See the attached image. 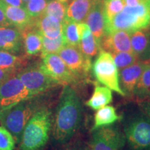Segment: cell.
<instances>
[{
    "label": "cell",
    "instance_id": "obj_1",
    "mask_svg": "<svg viewBox=\"0 0 150 150\" xmlns=\"http://www.w3.org/2000/svg\"><path fill=\"white\" fill-rule=\"evenodd\" d=\"M82 104L71 86H64L53 119L52 135L56 142L65 144L74 136L82 117Z\"/></svg>",
    "mask_w": 150,
    "mask_h": 150
},
{
    "label": "cell",
    "instance_id": "obj_2",
    "mask_svg": "<svg viewBox=\"0 0 150 150\" xmlns=\"http://www.w3.org/2000/svg\"><path fill=\"white\" fill-rule=\"evenodd\" d=\"M53 124L52 111L42 106L33 114L24 127L19 150H40L47 142Z\"/></svg>",
    "mask_w": 150,
    "mask_h": 150
},
{
    "label": "cell",
    "instance_id": "obj_3",
    "mask_svg": "<svg viewBox=\"0 0 150 150\" xmlns=\"http://www.w3.org/2000/svg\"><path fill=\"white\" fill-rule=\"evenodd\" d=\"M149 26L150 0H142L134 6H125L121 12L105 23V33L117 30L131 33Z\"/></svg>",
    "mask_w": 150,
    "mask_h": 150
},
{
    "label": "cell",
    "instance_id": "obj_4",
    "mask_svg": "<svg viewBox=\"0 0 150 150\" xmlns=\"http://www.w3.org/2000/svg\"><path fill=\"white\" fill-rule=\"evenodd\" d=\"M34 99H27L0 111V124L11 133L16 143H20L24 127L33 114L42 107Z\"/></svg>",
    "mask_w": 150,
    "mask_h": 150
},
{
    "label": "cell",
    "instance_id": "obj_5",
    "mask_svg": "<svg viewBox=\"0 0 150 150\" xmlns=\"http://www.w3.org/2000/svg\"><path fill=\"white\" fill-rule=\"evenodd\" d=\"M124 134L131 150H150V120L142 111L127 118Z\"/></svg>",
    "mask_w": 150,
    "mask_h": 150
},
{
    "label": "cell",
    "instance_id": "obj_6",
    "mask_svg": "<svg viewBox=\"0 0 150 150\" xmlns=\"http://www.w3.org/2000/svg\"><path fill=\"white\" fill-rule=\"evenodd\" d=\"M119 70L116 66L111 54L100 50L93 65V73L100 83L115 92L121 96L125 94L120 84Z\"/></svg>",
    "mask_w": 150,
    "mask_h": 150
},
{
    "label": "cell",
    "instance_id": "obj_7",
    "mask_svg": "<svg viewBox=\"0 0 150 150\" xmlns=\"http://www.w3.org/2000/svg\"><path fill=\"white\" fill-rule=\"evenodd\" d=\"M16 75L25 87L35 96L59 86L44 72L40 63L24 67L16 73Z\"/></svg>",
    "mask_w": 150,
    "mask_h": 150
},
{
    "label": "cell",
    "instance_id": "obj_8",
    "mask_svg": "<svg viewBox=\"0 0 150 150\" xmlns=\"http://www.w3.org/2000/svg\"><path fill=\"white\" fill-rule=\"evenodd\" d=\"M35 97L15 74L0 86V111Z\"/></svg>",
    "mask_w": 150,
    "mask_h": 150
},
{
    "label": "cell",
    "instance_id": "obj_9",
    "mask_svg": "<svg viewBox=\"0 0 150 150\" xmlns=\"http://www.w3.org/2000/svg\"><path fill=\"white\" fill-rule=\"evenodd\" d=\"M40 66L44 72L59 85H75L79 81L58 54H41Z\"/></svg>",
    "mask_w": 150,
    "mask_h": 150
},
{
    "label": "cell",
    "instance_id": "obj_10",
    "mask_svg": "<svg viewBox=\"0 0 150 150\" xmlns=\"http://www.w3.org/2000/svg\"><path fill=\"white\" fill-rule=\"evenodd\" d=\"M125 142V134L117 126L103 127L93 131L91 150H120Z\"/></svg>",
    "mask_w": 150,
    "mask_h": 150
},
{
    "label": "cell",
    "instance_id": "obj_11",
    "mask_svg": "<svg viewBox=\"0 0 150 150\" xmlns=\"http://www.w3.org/2000/svg\"><path fill=\"white\" fill-rule=\"evenodd\" d=\"M58 54L79 80L84 79L89 74L92 60L86 57L79 47L66 45Z\"/></svg>",
    "mask_w": 150,
    "mask_h": 150
},
{
    "label": "cell",
    "instance_id": "obj_12",
    "mask_svg": "<svg viewBox=\"0 0 150 150\" xmlns=\"http://www.w3.org/2000/svg\"><path fill=\"white\" fill-rule=\"evenodd\" d=\"M100 50L109 52H133L131 45L130 33L117 30L105 33L100 42Z\"/></svg>",
    "mask_w": 150,
    "mask_h": 150
},
{
    "label": "cell",
    "instance_id": "obj_13",
    "mask_svg": "<svg viewBox=\"0 0 150 150\" xmlns=\"http://www.w3.org/2000/svg\"><path fill=\"white\" fill-rule=\"evenodd\" d=\"M144 66L145 63L139 61L120 71V84L122 90L125 94V96L134 97Z\"/></svg>",
    "mask_w": 150,
    "mask_h": 150
},
{
    "label": "cell",
    "instance_id": "obj_14",
    "mask_svg": "<svg viewBox=\"0 0 150 150\" xmlns=\"http://www.w3.org/2000/svg\"><path fill=\"white\" fill-rule=\"evenodd\" d=\"M83 22L88 26L100 47L101 40L105 33L104 0H96Z\"/></svg>",
    "mask_w": 150,
    "mask_h": 150
},
{
    "label": "cell",
    "instance_id": "obj_15",
    "mask_svg": "<svg viewBox=\"0 0 150 150\" xmlns=\"http://www.w3.org/2000/svg\"><path fill=\"white\" fill-rule=\"evenodd\" d=\"M23 46L21 30L13 26L0 28V50L18 54Z\"/></svg>",
    "mask_w": 150,
    "mask_h": 150
},
{
    "label": "cell",
    "instance_id": "obj_16",
    "mask_svg": "<svg viewBox=\"0 0 150 150\" xmlns=\"http://www.w3.org/2000/svg\"><path fill=\"white\" fill-rule=\"evenodd\" d=\"M130 38L132 51L140 61L150 59V27L131 33Z\"/></svg>",
    "mask_w": 150,
    "mask_h": 150
},
{
    "label": "cell",
    "instance_id": "obj_17",
    "mask_svg": "<svg viewBox=\"0 0 150 150\" xmlns=\"http://www.w3.org/2000/svg\"><path fill=\"white\" fill-rule=\"evenodd\" d=\"M1 4L4 11L6 17L11 26L18 28L22 31L27 28L33 25L35 18H33L25 8L11 6Z\"/></svg>",
    "mask_w": 150,
    "mask_h": 150
},
{
    "label": "cell",
    "instance_id": "obj_18",
    "mask_svg": "<svg viewBox=\"0 0 150 150\" xmlns=\"http://www.w3.org/2000/svg\"><path fill=\"white\" fill-rule=\"evenodd\" d=\"M34 25L41 35L49 38H57L63 35V23L52 16L43 14L35 18Z\"/></svg>",
    "mask_w": 150,
    "mask_h": 150
},
{
    "label": "cell",
    "instance_id": "obj_19",
    "mask_svg": "<svg viewBox=\"0 0 150 150\" xmlns=\"http://www.w3.org/2000/svg\"><path fill=\"white\" fill-rule=\"evenodd\" d=\"M78 47L83 55L91 60L100 51L98 42L88 26L84 22H80V41Z\"/></svg>",
    "mask_w": 150,
    "mask_h": 150
},
{
    "label": "cell",
    "instance_id": "obj_20",
    "mask_svg": "<svg viewBox=\"0 0 150 150\" xmlns=\"http://www.w3.org/2000/svg\"><path fill=\"white\" fill-rule=\"evenodd\" d=\"M96 0H72L67 6L66 19L83 22Z\"/></svg>",
    "mask_w": 150,
    "mask_h": 150
},
{
    "label": "cell",
    "instance_id": "obj_21",
    "mask_svg": "<svg viewBox=\"0 0 150 150\" xmlns=\"http://www.w3.org/2000/svg\"><path fill=\"white\" fill-rule=\"evenodd\" d=\"M23 46L27 56L36 55L42 50V35L34 24L22 31Z\"/></svg>",
    "mask_w": 150,
    "mask_h": 150
},
{
    "label": "cell",
    "instance_id": "obj_22",
    "mask_svg": "<svg viewBox=\"0 0 150 150\" xmlns=\"http://www.w3.org/2000/svg\"><path fill=\"white\" fill-rule=\"evenodd\" d=\"M112 100V91L106 86L95 84L93 95L88 100L86 101V105L93 110H97L99 108L107 106Z\"/></svg>",
    "mask_w": 150,
    "mask_h": 150
},
{
    "label": "cell",
    "instance_id": "obj_23",
    "mask_svg": "<svg viewBox=\"0 0 150 150\" xmlns=\"http://www.w3.org/2000/svg\"><path fill=\"white\" fill-rule=\"evenodd\" d=\"M121 119L112 106H105L97 110L94 117V124L92 131L103 127L110 126Z\"/></svg>",
    "mask_w": 150,
    "mask_h": 150
},
{
    "label": "cell",
    "instance_id": "obj_24",
    "mask_svg": "<svg viewBox=\"0 0 150 150\" xmlns=\"http://www.w3.org/2000/svg\"><path fill=\"white\" fill-rule=\"evenodd\" d=\"M134 97L139 102L150 101V66L146 63L136 86Z\"/></svg>",
    "mask_w": 150,
    "mask_h": 150
},
{
    "label": "cell",
    "instance_id": "obj_25",
    "mask_svg": "<svg viewBox=\"0 0 150 150\" xmlns=\"http://www.w3.org/2000/svg\"><path fill=\"white\" fill-rule=\"evenodd\" d=\"M27 64V59L24 57L16 56L8 52L0 50V67L7 70H12L18 72Z\"/></svg>",
    "mask_w": 150,
    "mask_h": 150
},
{
    "label": "cell",
    "instance_id": "obj_26",
    "mask_svg": "<svg viewBox=\"0 0 150 150\" xmlns=\"http://www.w3.org/2000/svg\"><path fill=\"white\" fill-rule=\"evenodd\" d=\"M63 35L66 45L78 47L80 41V22L65 18L63 22Z\"/></svg>",
    "mask_w": 150,
    "mask_h": 150
},
{
    "label": "cell",
    "instance_id": "obj_27",
    "mask_svg": "<svg viewBox=\"0 0 150 150\" xmlns=\"http://www.w3.org/2000/svg\"><path fill=\"white\" fill-rule=\"evenodd\" d=\"M66 45L64 37L62 35L57 38H49L42 35V50L41 54H58L63 47Z\"/></svg>",
    "mask_w": 150,
    "mask_h": 150
},
{
    "label": "cell",
    "instance_id": "obj_28",
    "mask_svg": "<svg viewBox=\"0 0 150 150\" xmlns=\"http://www.w3.org/2000/svg\"><path fill=\"white\" fill-rule=\"evenodd\" d=\"M67 5L58 0H50L47 5L44 14L54 17L63 23L66 18Z\"/></svg>",
    "mask_w": 150,
    "mask_h": 150
},
{
    "label": "cell",
    "instance_id": "obj_29",
    "mask_svg": "<svg viewBox=\"0 0 150 150\" xmlns=\"http://www.w3.org/2000/svg\"><path fill=\"white\" fill-rule=\"evenodd\" d=\"M125 6L124 0H104V16L105 23L109 22Z\"/></svg>",
    "mask_w": 150,
    "mask_h": 150
},
{
    "label": "cell",
    "instance_id": "obj_30",
    "mask_svg": "<svg viewBox=\"0 0 150 150\" xmlns=\"http://www.w3.org/2000/svg\"><path fill=\"white\" fill-rule=\"evenodd\" d=\"M111 55L116 66L120 70L140 61L134 52H117L111 54Z\"/></svg>",
    "mask_w": 150,
    "mask_h": 150
},
{
    "label": "cell",
    "instance_id": "obj_31",
    "mask_svg": "<svg viewBox=\"0 0 150 150\" xmlns=\"http://www.w3.org/2000/svg\"><path fill=\"white\" fill-rule=\"evenodd\" d=\"M50 0H30L26 3V10L33 18H38L44 14Z\"/></svg>",
    "mask_w": 150,
    "mask_h": 150
},
{
    "label": "cell",
    "instance_id": "obj_32",
    "mask_svg": "<svg viewBox=\"0 0 150 150\" xmlns=\"http://www.w3.org/2000/svg\"><path fill=\"white\" fill-rule=\"evenodd\" d=\"M16 145L13 137L4 127H0V150H13Z\"/></svg>",
    "mask_w": 150,
    "mask_h": 150
},
{
    "label": "cell",
    "instance_id": "obj_33",
    "mask_svg": "<svg viewBox=\"0 0 150 150\" xmlns=\"http://www.w3.org/2000/svg\"><path fill=\"white\" fill-rule=\"evenodd\" d=\"M16 72L12 70H7L0 67V86L5 81L10 78L12 75L16 74Z\"/></svg>",
    "mask_w": 150,
    "mask_h": 150
},
{
    "label": "cell",
    "instance_id": "obj_34",
    "mask_svg": "<svg viewBox=\"0 0 150 150\" xmlns=\"http://www.w3.org/2000/svg\"><path fill=\"white\" fill-rule=\"evenodd\" d=\"M0 3L7 6L18 7H25L26 4L22 0H0Z\"/></svg>",
    "mask_w": 150,
    "mask_h": 150
},
{
    "label": "cell",
    "instance_id": "obj_35",
    "mask_svg": "<svg viewBox=\"0 0 150 150\" xmlns=\"http://www.w3.org/2000/svg\"><path fill=\"white\" fill-rule=\"evenodd\" d=\"M11 26V24L7 20L4 11L1 6V4H0V28L1 27H6Z\"/></svg>",
    "mask_w": 150,
    "mask_h": 150
},
{
    "label": "cell",
    "instance_id": "obj_36",
    "mask_svg": "<svg viewBox=\"0 0 150 150\" xmlns=\"http://www.w3.org/2000/svg\"><path fill=\"white\" fill-rule=\"evenodd\" d=\"M139 103L142 112L150 120V101H142Z\"/></svg>",
    "mask_w": 150,
    "mask_h": 150
},
{
    "label": "cell",
    "instance_id": "obj_37",
    "mask_svg": "<svg viewBox=\"0 0 150 150\" xmlns=\"http://www.w3.org/2000/svg\"><path fill=\"white\" fill-rule=\"evenodd\" d=\"M125 3V6H134L140 4L142 0H124Z\"/></svg>",
    "mask_w": 150,
    "mask_h": 150
},
{
    "label": "cell",
    "instance_id": "obj_38",
    "mask_svg": "<svg viewBox=\"0 0 150 150\" xmlns=\"http://www.w3.org/2000/svg\"><path fill=\"white\" fill-rule=\"evenodd\" d=\"M66 150H91V147H87V146H83V145H81V146H76L74 147H72L70 148V149H67Z\"/></svg>",
    "mask_w": 150,
    "mask_h": 150
},
{
    "label": "cell",
    "instance_id": "obj_39",
    "mask_svg": "<svg viewBox=\"0 0 150 150\" xmlns=\"http://www.w3.org/2000/svg\"><path fill=\"white\" fill-rule=\"evenodd\" d=\"M58 1H61V2H63L64 4H67V3L70 2V1H72V0H58Z\"/></svg>",
    "mask_w": 150,
    "mask_h": 150
},
{
    "label": "cell",
    "instance_id": "obj_40",
    "mask_svg": "<svg viewBox=\"0 0 150 150\" xmlns=\"http://www.w3.org/2000/svg\"><path fill=\"white\" fill-rule=\"evenodd\" d=\"M144 63H146V64L149 65V66H150V59H149V60H147V61H145V62H144Z\"/></svg>",
    "mask_w": 150,
    "mask_h": 150
},
{
    "label": "cell",
    "instance_id": "obj_41",
    "mask_svg": "<svg viewBox=\"0 0 150 150\" xmlns=\"http://www.w3.org/2000/svg\"><path fill=\"white\" fill-rule=\"evenodd\" d=\"M22 1H23L26 4L27 2H28V1H30V0H22Z\"/></svg>",
    "mask_w": 150,
    "mask_h": 150
},
{
    "label": "cell",
    "instance_id": "obj_42",
    "mask_svg": "<svg viewBox=\"0 0 150 150\" xmlns=\"http://www.w3.org/2000/svg\"><path fill=\"white\" fill-rule=\"evenodd\" d=\"M149 27H150V26H149Z\"/></svg>",
    "mask_w": 150,
    "mask_h": 150
}]
</instances>
